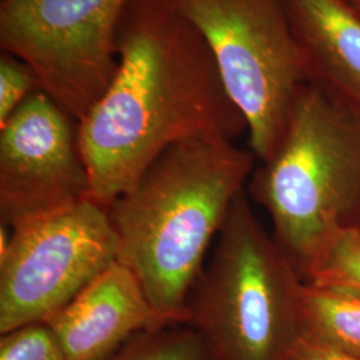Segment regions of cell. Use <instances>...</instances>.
<instances>
[{
	"label": "cell",
	"mask_w": 360,
	"mask_h": 360,
	"mask_svg": "<svg viewBox=\"0 0 360 360\" xmlns=\"http://www.w3.org/2000/svg\"><path fill=\"white\" fill-rule=\"evenodd\" d=\"M117 55L110 87L77 123L90 199L105 208L172 144L198 135L233 141L247 129L206 39L178 0H131Z\"/></svg>",
	"instance_id": "cell-1"
},
{
	"label": "cell",
	"mask_w": 360,
	"mask_h": 360,
	"mask_svg": "<svg viewBox=\"0 0 360 360\" xmlns=\"http://www.w3.org/2000/svg\"><path fill=\"white\" fill-rule=\"evenodd\" d=\"M255 154L219 135L172 144L108 206L119 255L155 309L188 323V299Z\"/></svg>",
	"instance_id": "cell-2"
},
{
	"label": "cell",
	"mask_w": 360,
	"mask_h": 360,
	"mask_svg": "<svg viewBox=\"0 0 360 360\" xmlns=\"http://www.w3.org/2000/svg\"><path fill=\"white\" fill-rule=\"evenodd\" d=\"M248 191L264 207L274 238L303 281L323 242L360 224V112L306 83L283 138L251 175Z\"/></svg>",
	"instance_id": "cell-3"
},
{
	"label": "cell",
	"mask_w": 360,
	"mask_h": 360,
	"mask_svg": "<svg viewBox=\"0 0 360 360\" xmlns=\"http://www.w3.org/2000/svg\"><path fill=\"white\" fill-rule=\"evenodd\" d=\"M188 299V326L210 360H285L302 336L292 262L236 195Z\"/></svg>",
	"instance_id": "cell-4"
},
{
	"label": "cell",
	"mask_w": 360,
	"mask_h": 360,
	"mask_svg": "<svg viewBox=\"0 0 360 360\" xmlns=\"http://www.w3.org/2000/svg\"><path fill=\"white\" fill-rule=\"evenodd\" d=\"M202 32L224 89L245 116L250 148L267 162L283 138L306 67L282 0H178Z\"/></svg>",
	"instance_id": "cell-5"
},
{
	"label": "cell",
	"mask_w": 360,
	"mask_h": 360,
	"mask_svg": "<svg viewBox=\"0 0 360 360\" xmlns=\"http://www.w3.org/2000/svg\"><path fill=\"white\" fill-rule=\"evenodd\" d=\"M129 1L1 0V51L30 65L40 90L80 123L115 77Z\"/></svg>",
	"instance_id": "cell-6"
},
{
	"label": "cell",
	"mask_w": 360,
	"mask_h": 360,
	"mask_svg": "<svg viewBox=\"0 0 360 360\" xmlns=\"http://www.w3.org/2000/svg\"><path fill=\"white\" fill-rule=\"evenodd\" d=\"M117 255L108 210L92 199L13 227L0 257V334L47 322Z\"/></svg>",
	"instance_id": "cell-7"
},
{
	"label": "cell",
	"mask_w": 360,
	"mask_h": 360,
	"mask_svg": "<svg viewBox=\"0 0 360 360\" xmlns=\"http://www.w3.org/2000/svg\"><path fill=\"white\" fill-rule=\"evenodd\" d=\"M77 122L41 90L0 127V215L16 227L90 199Z\"/></svg>",
	"instance_id": "cell-8"
},
{
	"label": "cell",
	"mask_w": 360,
	"mask_h": 360,
	"mask_svg": "<svg viewBox=\"0 0 360 360\" xmlns=\"http://www.w3.org/2000/svg\"><path fill=\"white\" fill-rule=\"evenodd\" d=\"M68 360H105L135 335L178 326L155 309L138 276L116 260L47 321Z\"/></svg>",
	"instance_id": "cell-9"
},
{
	"label": "cell",
	"mask_w": 360,
	"mask_h": 360,
	"mask_svg": "<svg viewBox=\"0 0 360 360\" xmlns=\"http://www.w3.org/2000/svg\"><path fill=\"white\" fill-rule=\"evenodd\" d=\"M307 83L360 112V13L346 0H282Z\"/></svg>",
	"instance_id": "cell-10"
},
{
	"label": "cell",
	"mask_w": 360,
	"mask_h": 360,
	"mask_svg": "<svg viewBox=\"0 0 360 360\" xmlns=\"http://www.w3.org/2000/svg\"><path fill=\"white\" fill-rule=\"evenodd\" d=\"M297 304L302 336L360 359V295L303 282Z\"/></svg>",
	"instance_id": "cell-11"
},
{
	"label": "cell",
	"mask_w": 360,
	"mask_h": 360,
	"mask_svg": "<svg viewBox=\"0 0 360 360\" xmlns=\"http://www.w3.org/2000/svg\"><path fill=\"white\" fill-rule=\"evenodd\" d=\"M304 283L360 295V231L343 229L331 233L312 257Z\"/></svg>",
	"instance_id": "cell-12"
},
{
	"label": "cell",
	"mask_w": 360,
	"mask_h": 360,
	"mask_svg": "<svg viewBox=\"0 0 360 360\" xmlns=\"http://www.w3.org/2000/svg\"><path fill=\"white\" fill-rule=\"evenodd\" d=\"M105 360H210L200 336L188 324L135 335Z\"/></svg>",
	"instance_id": "cell-13"
},
{
	"label": "cell",
	"mask_w": 360,
	"mask_h": 360,
	"mask_svg": "<svg viewBox=\"0 0 360 360\" xmlns=\"http://www.w3.org/2000/svg\"><path fill=\"white\" fill-rule=\"evenodd\" d=\"M0 360H68L47 323H34L1 335Z\"/></svg>",
	"instance_id": "cell-14"
},
{
	"label": "cell",
	"mask_w": 360,
	"mask_h": 360,
	"mask_svg": "<svg viewBox=\"0 0 360 360\" xmlns=\"http://www.w3.org/2000/svg\"><path fill=\"white\" fill-rule=\"evenodd\" d=\"M38 77L30 65L8 52L0 55V127L37 91Z\"/></svg>",
	"instance_id": "cell-15"
},
{
	"label": "cell",
	"mask_w": 360,
	"mask_h": 360,
	"mask_svg": "<svg viewBox=\"0 0 360 360\" xmlns=\"http://www.w3.org/2000/svg\"><path fill=\"white\" fill-rule=\"evenodd\" d=\"M285 360H360L336 348L300 336Z\"/></svg>",
	"instance_id": "cell-16"
},
{
	"label": "cell",
	"mask_w": 360,
	"mask_h": 360,
	"mask_svg": "<svg viewBox=\"0 0 360 360\" xmlns=\"http://www.w3.org/2000/svg\"><path fill=\"white\" fill-rule=\"evenodd\" d=\"M346 1H348L349 4H352V6H356V4L360 3V0H346Z\"/></svg>",
	"instance_id": "cell-17"
},
{
	"label": "cell",
	"mask_w": 360,
	"mask_h": 360,
	"mask_svg": "<svg viewBox=\"0 0 360 360\" xmlns=\"http://www.w3.org/2000/svg\"><path fill=\"white\" fill-rule=\"evenodd\" d=\"M355 7H356V8H358V10H359V13H360V3H359V4H356V6H355Z\"/></svg>",
	"instance_id": "cell-18"
},
{
	"label": "cell",
	"mask_w": 360,
	"mask_h": 360,
	"mask_svg": "<svg viewBox=\"0 0 360 360\" xmlns=\"http://www.w3.org/2000/svg\"><path fill=\"white\" fill-rule=\"evenodd\" d=\"M358 230H359V231H360V224H359V227H358Z\"/></svg>",
	"instance_id": "cell-19"
}]
</instances>
